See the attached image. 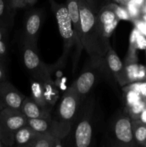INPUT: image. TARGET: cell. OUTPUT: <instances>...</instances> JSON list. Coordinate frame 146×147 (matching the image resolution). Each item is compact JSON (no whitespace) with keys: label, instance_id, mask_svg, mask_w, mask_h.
Returning <instances> with one entry per match:
<instances>
[{"label":"cell","instance_id":"1","mask_svg":"<svg viewBox=\"0 0 146 147\" xmlns=\"http://www.w3.org/2000/svg\"><path fill=\"white\" fill-rule=\"evenodd\" d=\"M81 20V42L90 57H103L112 48L110 38L106 37L97 22V12L85 0H78Z\"/></svg>","mask_w":146,"mask_h":147},{"label":"cell","instance_id":"2","mask_svg":"<svg viewBox=\"0 0 146 147\" xmlns=\"http://www.w3.org/2000/svg\"><path fill=\"white\" fill-rule=\"evenodd\" d=\"M97 110L95 95L92 92L82 103L79 114L68 134L62 139V146L89 147L94 137V123Z\"/></svg>","mask_w":146,"mask_h":147},{"label":"cell","instance_id":"3","mask_svg":"<svg viewBox=\"0 0 146 147\" xmlns=\"http://www.w3.org/2000/svg\"><path fill=\"white\" fill-rule=\"evenodd\" d=\"M110 73L104 64L103 57H90L88 64L73 83L81 98L82 102L92 92L102 78Z\"/></svg>","mask_w":146,"mask_h":147},{"label":"cell","instance_id":"4","mask_svg":"<svg viewBox=\"0 0 146 147\" xmlns=\"http://www.w3.org/2000/svg\"><path fill=\"white\" fill-rule=\"evenodd\" d=\"M107 136L112 146L133 147L137 145L133 137L132 119L127 112L120 111L114 115L110 120Z\"/></svg>","mask_w":146,"mask_h":147},{"label":"cell","instance_id":"5","mask_svg":"<svg viewBox=\"0 0 146 147\" xmlns=\"http://www.w3.org/2000/svg\"><path fill=\"white\" fill-rule=\"evenodd\" d=\"M21 57L23 65L31 79L41 82L52 80L54 67L43 62L37 46L21 44Z\"/></svg>","mask_w":146,"mask_h":147},{"label":"cell","instance_id":"6","mask_svg":"<svg viewBox=\"0 0 146 147\" xmlns=\"http://www.w3.org/2000/svg\"><path fill=\"white\" fill-rule=\"evenodd\" d=\"M48 1L57 21L60 34L63 40V44H64L63 53L61 59L64 61L73 46H77V50L78 43H77V37L74 34L72 23L66 4H59L54 0H48Z\"/></svg>","mask_w":146,"mask_h":147},{"label":"cell","instance_id":"7","mask_svg":"<svg viewBox=\"0 0 146 147\" xmlns=\"http://www.w3.org/2000/svg\"><path fill=\"white\" fill-rule=\"evenodd\" d=\"M81 98L72 84L64 91L52 117L71 126L77 117L82 106Z\"/></svg>","mask_w":146,"mask_h":147},{"label":"cell","instance_id":"8","mask_svg":"<svg viewBox=\"0 0 146 147\" xmlns=\"http://www.w3.org/2000/svg\"><path fill=\"white\" fill-rule=\"evenodd\" d=\"M44 19V12L42 9H34L26 14L21 32V44L37 46L39 34Z\"/></svg>","mask_w":146,"mask_h":147},{"label":"cell","instance_id":"9","mask_svg":"<svg viewBox=\"0 0 146 147\" xmlns=\"http://www.w3.org/2000/svg\"><path fill=\"white\" fill-rule=\"evenodd\" d=\"M28 125L37 133L50 135L60 140L68 134L71 128L70 125L55 120L52 116L42 119H28Z\"/></svg>","mask_w":146,"mask_h":147},{"label":"cell","instance_id":"10","mask_svg":"<svg viewBox=\"0 0 146 147\" xmlns=\"http://www.w3.org/2000/svg\"><path fill=\"white\" fill-rule=\"evenodd\" d=\"M103 59L108 72L113 76L119 85L122 87L128 85L129 80L124 63L120 60L113 47L103 56Z\"/></svg>","mask_w":146,"mask_h":147},{"label":"cell","instance_id":"11","mask_svg":"<svg viewBox=\"0 0 146 147\" xmlns=\"http://www.w3.org/2000/svg\"><path fill=\"white\" fill-rule=\"evenodd\" d=\"M25 98V95L7 80L0 82V100L5 107L21 110Z\"/></svg>","mask_w":146,"mask_h":147},{"label":"cell","instance_id":"12","mask_svg":"<svg viewBox=\"0 0 146 147\" xmlns=\"http://www.w3.org/2000/svg\"><path fill=\"white\" fill-rule=\"evenodd\" d=\"M97 22L106 37H109L120 21L116 13L115 4H110L100 9L97 14Z\"/></svg>","mask_w":146,"mask_h":147},{"label":"cell","instance_id":"13","mask_svg":"<svg viewBox=\"0 0 146 147\" xmlns=\"http://www.w3.org/2000/svg\"><path fill=\"white\" fill-rule=\"evenodd\" d=\"M0 121L14 134L20 128L28 124V119L21 110L4 107L0 111Z\"/></svg>","mask_w":146,"mask_h":147},{"label":"cell","instance_id":"14","mask_svg":"<svg viewBox=\"0 0 146 147\" xmlns=\"http://www.w3.org/2000/svg\"><path fill=\"white\" fill-rule=\"evenodd\" d=\"M66 6H67L68 13L70 14L72 23L74 34L77 37V43H78L77 55H80V53L83 47L81 42L82 29L79 1L78 0H66Z\"/></svg>","mask_w":146,"mask_h":147},{"label":"cell","instance_id":"15","mask_svg":"<svg viewBox=\"0 0 146 147\" xmlns=\"http://www.w3.org/2000/svg\"><path fill=\"white\" fill-rule=\"evenodd\" d=\"M21 111L28 119H42L52 116V111L41 107L31 96H26L21 104Z\"/></svg>","mask_w":146,"mask_h":147},{"label":"cell","instance_id":"16","mask_svg":"<svg viewBox=\"0 0 146 147\" xmlns=\"http://www.w3.org/2000/svg\"><path fill=\"white\" fill-rule=\"evenodd\" d=\"M16 11L8 0H0V25L11 31L14 26Z\"/></svg>","mask_w":146,"mask_h":147},{"label":"cell","instance_id":"17","mask_svg":"<svg viewBox=\"0 0 146 147\" xmlns=\"http://www.w3.org/2000/svg\"><path fill=\"white\" fill-rule=\"evenodd\" d=\"M37 132L28 124L20 128L14 134V145L21 147H29Z\"/></svg>","mask_w":146,"mask_h":147},{"label":"cell","instance_id":"18","mask_svg":"<svg viewBox=\"0 0 146 147\" xmlns=\"http://www.w3.org/2000/svg\"><path fill=\"white\" fill-rule=\"evenodd\" d=\"M31 83V96L36 103H38L43 109L52 111V109L49 107L46 98L44 82L38 81L30 78Z\"/></svg>","mask_w":146,"mask_h":147},{"label":"cell","instance_id":"19","mask_svg":"<svg viewBox=\"0 0 146 147\" xmlns=\"http://www.w3.org/2000/svg\"><path fill=\"white\" fill-rule=\"evenodd\" d=\"M62 140L45 134L37 133L29 147H62Z\"/></svg>","mask_w":146,"mask_h":147},{"label":"cell","instance_id":"20","mask_svg":"<svg viewBox=\"0 0 146 147\" xmlns=\"http://www.w3.org/2000/svg\"><path fill=\"white\" fill-rule=\"evenodd\" d=\"M132 128L136 144L146 147V123L140 119H132Z\"/></svg>","mask_w":146,"mask_h":147},{"label":"cell","instance_id":"21","mask_svg":"<svg viewBox=\"0 0 146 147\" xmlns=\"http://www.w3.org/2000/svg\"><path fill=\"white\" fill-rule=\"evenodd\" d=\"M45 87L46 98H47V104L51 109H53L54 105L57 103L59 96L58 89L53 80L48 82H44Z\"/></svg>","mask_w":146,"mask_h":147},{"label":"cell","instance_id":"22","mask_svg":"<svg viewBox=\"0 0 146 147\" xmlns=\"http://www.w3.org/2000/svg\"><path fill=\"white\" fill-rule=\"evenodd\" d=\"M145 108V100L142 98L134 104L126 107V110L132 119H140V115Z\"/></svg>","mask_w":146,"mask_h":147},{"label":"cell","instance_id":"23","mask_svg":"<svg viewBox=\"0 0 146 147\" xmlns=\"http://www.w3.org/2000/svg\"><path fill=\"white\" fill-rule=\"evenodd\" d=\"M0 139L5 146H12L14 145V134L8 130L0 121Z\"/></svg>","mask_w":146,"mask_h":147},{"label":"cell","instance_id":"24","mask_svg":"<svg viewBox=\"0 0 146 147\" xmlns=\"http://www.w3.org/2000/svg\"><path fill=\"white\" fill-rule=\"evenodd\" d=\"M127 9L133 21V20H137V19H140V15L142 14L141 8L135 1H130L129 3Z\"/></svg>","mask_w":146,"mask_h":147},{"label":"cell","instance_id":"25","mask_svg":"<svg viewBox=\"0 0 146 147\" xmlns=\"http://www.w3.org/2000/svg\"><path fill=\"white\" fill-rule=\"evenodd\" d=\"M125 92L126 93V107L134 104L135 103H136L139 100L142 99L140 95L138 93H137V92L134 91V90H125Z\"/></svg>","mask_w":146,"mask_h":147},{"label":"cell","instance_id":"26","mask_svg":"<svg viewBox=\"0 0 146 147\" xmlns=\"http://www.w3.org/2000/svg\"><path fill=\"white\" fill-rule=\"evenodd\" d=\"M9 57V38L0 40V58L7 63Z\"/></svg>","mask_w":146,"mask_h":147},{"label":"cell","instance_id":"27","mask_svg":"<svg viewBox=\"0 0 146 147\" xmlns=\"http://www.w3.org/2000/svg\"><path fill=\"white\" fill-rule=\"evenodd\" d=\"M115 7L116 13L118 17V18L121 20H132L131 17H130V14H129L128 11L127 9L124 8V7H121L117 6V4H115Z\"/></svg>","mask_w":146,"mask_h":147},{"label":"cell","instance_id":"28","mask_svg":"<svg viewBox=\"0 0 146 147\" xmlns=\"http://www.w3.org/2000/svg\"><path fill=\"white\" fill-rule=\"evenodd\" d=\"M136 47L139 50H145L146 49V36L139 33L136 40Z\"/></svg>","mask_w":146,"mask_h":147},{"label":"cell","instance_id":"29","mask_svg":"<svg viewBox=\"0 0 146 147\" xmlns=\"http://www.w3.org/2000/svg\"><path fill=\"white\" fill-rule=\"evenodd\" d=\"M133 22H134L135 28L140 32V33H141V34L146 36V27L144 20H140V19H137V20H133Z\"/></svg>","mask_w":146,"mask_h":147},{"label":"cell","instance_id":"30","mask_svg":"<svg viewBox=\"0 0 146 147\" xmlns=\"http://www.w3.org/2000/svg\"><path fill=\"white\" fill-rule=\"evenodd\" d=\"M7 63L0 58V82L7 80Z\"/></svg>","mask_w":146,"mask_h":147},{"label":"cell","instance_id":"31","mask_svg":"<svg viewBox=\"0 0 146 147\" xmlns=\"http://www.w3.org/2000/svg\"><path fill=\"white\" fill-rule=\"evenodd\" d=\"M10 5L15 9L23 8L27 5V0H8Z\"/></svg>","mask_w":146,"mask_h":147},{"label":"cell","instance_id":"32","mask_svg":"<svg viewBox=\"0 0 146 147\" xmlns=\"http://www.w3.org/2000/svg\"><path fill=\"white\" fill-rule=\"evenodd\" d=\"M139 93H140L142 98L144 99V100H146V80L140 81Z\"/></svg>","mask_w":146,"mask_h":147},{"label":"cell","instance_id":"33","mask_svg":"<svg viewBox=\"0 0 146 147\" xmlns=\"http://www.w3.org/2000/svg\"><path fill=\"white\" fill-rule=\"evenodd\" d=\"M10 31L6 27L0 25V40L5 38H9V34Z\"/></svg>","mask_w":146,"mask_h":147},{"label":"cell","instance_id":"34","mask_svg":"<svg viewBox=\"0 0 146 147\" xmlns=\"http://www.w3.org/2000/svg\"><path fill=\"white\" fill-rule=\"evenodd\" d=\"M85 1L87 3V4L91 7V9L93 11H94L97 13L98 12V10H97V0H85Z\"/></svg>","mask_w":146,"mask_h":147},{"label":"cell","instance_id":"35","mask_svg":"<svg viewBox=\"0 0 146 147\" xmlns=\"http://www.w3.org/2000/svg\"><path fill=\"white\" fill-rule=\"evenodd\" d=\"M140 119L142 121L146 123V108L143 110V111L142 112L141 115H140Z\"/></svg>","mask_w":146,"mask_h":147},{"label":"cell","instance_id":"36","mask_svg":"<svg viewBox=\"0 0 146 147\" xmlns=\"http://www.w3.org/2000/svg\"><path fill=\"white\" fill-rule=\"evenodd\" d=\"M141 12L142 14H146V0H145L144 2H143V5L141 6Z\"/></svg>","mask_w":146,"mask_h":147},{"label":"cell","instance_id":"37","mask_svg":"<svg viewBox=\"0 0 146 147\" xmlns=\"http://www.w3.org/2000/svg\"><path fill=\"white\" fill-rule=\"evenodd\" d=\"M36 1H37V0H27V5H30V6L34 5V4L36 3Z\"/></svg>","mask_w":146,"mask_h":147},{"label":"cell","instance_id":"38","mask_svg":"<svg viewBox=\"0 0 146 147\" xmlns=\"http://www.w3.org/2000/svg\"><path fill=\"white\" fill-rule=\"evenodd\" d=\"M4 107H5V106H4V103H3L2 102H1V100H0V111H1L2 110Z\"/></svg>","mask_w":146,"mask_h":147},{"label":"cell","instance_id":"39","mask_svg":"<svg viewBox=\"0 0 146 147\" xmlns=\"http://www.w3.org/2000/svg\"><path fill=\"white\" fill-rule=\"evenodd\" d=\"M5 146V145H4V144H3V142H1V139H0V147H2V146Z\"/></svg>","mask_w":146,"mask_h":147},{"label":"cell","instance_id":"40","mask_svg":"<svg viewBox=\"0 0 146 147\" xmlns=\"http://www.w3.org/2000/svg\"><path fill=\"white\" fill-rule=\"evenodd\" d=\"M143 20H144V21H146V14H143Z\"/></svg>","mask_w":146,"mask_h":147},{"label":"cell","instance_id":"41","mask_svg":"<svg viewBox=\"0 0 146 147\" xmlns=\"http://www.w3.org/2000/svg\"><path fill=\"white\" fill-rule=\"evenodd\" d=\"M145 27H146V21H145Z\"/></svg>","mask_w":146,"mask_h":147},{"label":"cell","instance_id":"42","mask_svg":"<svg viewBox=\"0 0 146 147\" xmlns=\"http://www.w3.org/2000/svg\"><path fill=\"white\" fill-rule=\"evenodd\" d=\"M145 103H146V100H145Z\"/></svg>","mask_w":146,"mask_h":147},{"label":"cell","instance_id":"43","mask_svg":"<svg viewBox=\"0 0 146 147\" xmlns=\"http://www.w3.org/2000/svg\"><path fill=\"white\" fill-rule=\"evenodd\" d=\"M145 69H146V66H145Z\"/></svg>","mask_w":146,"mask_h":147},{"label":"cell","instance_id":"44","mask_svg":"<svg viewBox=\"0 0 146 147\" xmlns=\"http://www.w3.org/2000/svg\"><path fill=\"white\" fill-rule=\"evenodd\" d=\"M145 50H146V49H145Z\"/></svg>","mask_w":146,"mask_h":147}]
</instances>
